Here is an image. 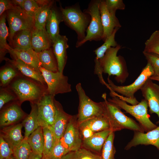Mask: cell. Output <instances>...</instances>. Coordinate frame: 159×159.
<instances>
[{
	"mask_svg": "<svg viewBox=\"0 0 159 159\" xmlns=\"http://www.w3.org/2000/svg\"></svg>",
	"mask_w": 159,
	"mask_h": 159,
	"instance_id": "obj_52",
	"label": "cell"
},
{
	"mask_svg": "<svg viewBox=\"0 0 159 159\" xmlns=\"http://www.w3.org/2000/svg\"><path fill=\"white\" fill-rule=\"evenodd\" d=\"M55 104L56 112L54 120L52 126L49 128L58 142L63 135L72 116L65 112L61 104L55 100Z\"/></svg>",
	"mask_w": 159,
	"mask_h": 159,
	"instance_id": "obj_15",
	"label": "cell"
},
{
	"mask_svg": "<svg viewBox=\"0 0 159 159\" xmlns=\"http://www.w3.org/2000/svg\"><path fill=\"white\" fill-rule=\"evenodd\" d=\"M19 103H13L5 108L1 112L0 117L1 127L10 126L21 119L25 113Z\"/></svg>",
	"mask_w": 159,
	"mask_h": 159,
	"instance_id": "obj_18",
	"label": "cell"
},
{
	"mask_svg": "<svg viewBox=\"0 0 159 159\" xmlns=\"http://www.w3.org/2000/svg\"><path fill=\"white\" fill-rule=\"evenodd\" d=\"M80 130L75 117L72 116L60 139L70 152L77 150L81 148L83 139Z\"/></svg>",
	"mask_w": 159,
	"mask_h": 159,
	"instance_id": "obj_12",
	"label": "cell"
},
{
	"mask_svg": "<svg viewBox=\"0 0 159 159\" xmlns=\"http://www.w3.org/2000/svg\"><path fill=\"white\" fill-rule=\"evenodd\" d=\"M5 60L16 67L22 75L38 82L47 88V84L41 71L37 70L19 59H10L6 58Z\"/></svg>",
	"mask_w": 159,
	"mask_h": 159,
	"instance_id": "obj_20",
	"label": "cell"
},
{
	"mask_svg": "<svg viewBox=\"0 0 159 159\" xmlns=\"http://www.w3.org/2000/svg\"><path fill=\"white\" fill-rule=\"evenodd\" d=\"M42 155H39L32 153L28 159H42Z\"/></svg>",
	"mask_w": 159,
	"mask_h": 159,
	"instance_id": "obj_48",
	"label": "cell"
},
{
	"mask_svg": "<svg viewBox=\"0 0 159 159\" xmlns=\"http://www.w3.org/2000/svg\"><path fill=\"white\" fill-rule=\"evenodd\" d=\"M30 103L31 107V112L24 120L22 123L24 128V138L26 139L40 126L38 118L37 105L35 102Z\"/></svg>",
	"mask_w": 159,
	"mask_h": 159,
	"instance_id": "obj_26",
	"label": "cell"
},
{
	"mask_svg": "<svg viewBox=\"0 0 159 159\" xmlns=\"http://www.w3.org/2000/svg\"><path fill=\"white\" fill-rule=\"evenodd\" d=\"M110 91V95L112 98L108 99L107 100L133 116L138 121L144 131L148 132L157 127L149 118L148 112V102L145 99H142L140 102L136 105H130L126 102L116 96L112 91L111 90Z\"/></svg>",
	"mask_w": 159,
	"mask_h": 159,
	"instance_id": "obj_3",
	"label": "cell"
},
{
	"mask_svg": "<svg viewBox=\"0 0 159 159\" xmlns=\"http://www.w3.org/2000/svg\"><path fill=\"white\" fill-rule=\"evenodd\" d=\"M105 1L107 10L112 14L115 15L117 9L124 10L125 8V5L122 0H106Z\"/></svg>",
	"mask_w": 159,
	"mask_h": 159,
	"instance_id": "obj_44",
	"label": "cell"
},
{
	"mask_svg": "<svg viewBox=\"0 0 159 159\" xmlns=\"http://www.w3.org/2000/svg\"><path fill=\"white\" fill-rule=\"evenodd\" d=\"M154 72L150 64L149 63L143 69L139 76L131 84L127 86H119L115 85L108 77V88L113 92L120 94L127 100V102L132 105L138 104L139 102L134 96L135 93L140 89L146 81L150 77L153 76Z\"/></svg>",
	"mask_w": 159,
	"mask_h": 159,
	"instance_id": "obj_6",
	"label": "cell"
},
{
	"mask_svg": "<svg viewBox=\"0 0 159 159\" xmlns=\"http://www.w3.org/2000/svg\"><path fill=\"white\" fill-rule=\"evenodd\" d=\"M152 80H155L158 81L159 82V76H152L149 77V78Z\"/></svg>",
	"mask_w": 159,
	"mask_h": 159,
	"instance_id": "obj_50",
	"label": "cell"
},
{
	"mask_svg": "<svg viewBox=\"0 0 159 159\" xmlns=\"http://www.w3.org/2000/svg\"><path fill=\"white\" fill-rule=\"evenodd\" d=\"M32 152L35 154L42 155L44 138L42 127L40 126L27 139Z\"/></svg>",
	"mask_w": 159,
	"mask_h": 159,
	"instance_id": "obj_30",
	"label": "cell"
},
{
	"mask_svg": "<svg viewBox=\"0 0 159 159\" xmlns=\"http://www.w3.org/2000/svg\"><path fill=\"white\" fill-rule=\"evenodd\" d=\"M54 1H50L48 4L40 6L34 18V27L38 29L45 28L46 23Z\"/></svg>",
	"mask_w": 159,
	"mask_h": 159,
	"instance_id": "obj_31",
	"label": "cell"
},
{
	"mask_svg": "<svg viewBox=\"0 0 159 159\" xmlns=\"http://www.w3.org/2000/svg\"><path fill=\"white\" fill-rule=\"evenodd\" d=\"M42 129L44 143L42 159L45 158L49 155L58 142L49 128L42 127Z\"/></svg>",
	"mask_w": 159,
	"mask_h": 159,
	"instance_id": "obj_35",
	"label": "cell"
},
{
	"mask_svg": "<svg viewBox=\"0 0 159 159\" xmlns=\"http://www.w3.org/2000/svg\"><path fill=\"white\" fill-rule=\"evenodd\" d=\"M20 73L14 67L10 64L0 69V85L2 87H7Z\"/></svg>",
	"mask_w": 159,
	"mask_h": 159,
	"instance_id": "obj_32",
	"label": "cell"
},
{
	"mask_svg": "<svg viewBox=\"0 0 159 159\" xmlns=\"http://www.w3.org/2000/svg\"><path fill=\"white\" fill-rule=\"evenodd\" d=\"M32 30L26 29L16 32L14 35L10 46L14 49L27 50L32 49L31 44Z\"/></svg>",
	"mask_w": 159,
	"mask_h": 159,
	"instance_id": "obj_24",
	"label": "cell"
},
{
	"mask_svg": "<svg viewBox=\"0 0 159 159\" xmlns=\"http://www.w3.org/2000/svg\"><path fill=\"white\" fill-rule=\"evenodd\" d=\"M13 151V155L15 159H28L32 152L27 139L25 138Z\"/></svg>",
	"mask_w": 159,
	"mask_h": 159,
	"instance_id": "obj_37",
	"label": "cell"
},
{
	"mask_svg": "<svg viewBox=\"0 0 159 159\" xmlns=\"http://www.w3.org/2000/svg\"><path fill=\"white\" fill-rule=\"evenodd\" d=\"M68 39L66 36L60 34L53 42V50L56 58L58 71L63 73L67 59V49L69 47Z\"/></svg>",
	"mask_w": 159,
	"mask_h": 159,
	"instance_id": "obj_17",
	"label": "cell"
},
{
	"mask_svg": "<svg viewBox=\"0 0 159 159\" xmlns=\"http://www.w3.org/2000/svg\"><path fill=\"white\" fill-rule=\"evenodd\" d=\"M13 151L9 144L1 135L0 137V159L10 158L13 155Z\"/></svg>",
	"mask_w": 159,
	"mask_h": 159,
	"instance_id": "obj_43",
	"label": "cell"
},
{
	"mask_svg": "<svg viewBox=\"0 0 159 159\" xmlns=\"http://www.w3.org/2000/svg\"><path fill=\"white\" fill-rule=\"evenodd\" d=\"M60 9L63 21L77 34V42L83 40L85 37V32L90 22V16L82 11L76 6H69L65 8L61 7Z\"/></svg>",
	"mask_w": 159,
	"mask_h": 159,
	"instance_id": "obj_5",
	"label": "cell"
},
{
	"mask_svg": "<svg viewBox=\"0 0 159 159\" xmlns=\"http://www.w3.org/2000/svg\"><path fill=\"white\" fill-rule=\"evenodd\" d=\"M6 13L5 12L0 18V61L5 60V54L12 48L7 43L6 40L9 37V32L6 24Z\"/></svg>",
	"mask_w": 159,
	"mask_h": 159,
	"instance_id": "obj_28",
	"label": "cell"
},
{
	"mask_svg": "<svg viewBox=\"0 0 159 159\" xmlns=\"http://www.w3.org/2000/svg\"><path fill=\"white\" fill-rule=\"evenodd\" d=\"M5 159H15V158H14L13 155H12L10 158H6Z\"/></svg>",
	"mask_w": 159,
	"mask_h": 159,
	"instance_id": "obj_51",
	"label": "cell"
},
{
	"mask_svg": "<svg viewBox=\"0 0 159 159\" xmlns=\"http://www.w3.org/2000/svg\"><path fill=\"white\" fill-rule=\"evenodd\" d=\"M146 59L151 66L154 72V76H159V55L143 51Z\"/></svg>",
	"mask_w": 159,
	"mask_h": 159,
	"instance_id": "obj_41",
	"label": "cell"
},
{
	"mask_svg": "<svg viewBox=\"0 0 159 159\" xmlns=\"http://www.w3.org/2000/svg\"><path fill=\"white\" fill-rule=\"evenodd\" d=\"M78 125L79 128L87 127L94 133L110 130L109 124L105 115L89 119Z\"/></svg>",
	"mask_w": 159,
	"mask_h": 159,
	"instance_id": "obj_29",
	"label": "cell"
},
{
	"mask_svg": "<svg viewBox=\"0 0 159 159\" xmlns=\"http://www.w3.org/2000/svg\"><path fill=\"white\" fill-rule=\"evenodd\" d=\"M40 70L47 85V93L55 96L59 94L72 91L71 85L67 76L59 71L53 72L47 71L40 66Z\"/></svg>",
	"mask_w": 159,
	"mask_h": 159,
	"instance_id": "obj_10",
	"label": "cell"
},
{
	"mask_svg": "<svg viewBox=\"0 0 159 159\" xmlns=\"http://www.w3.org/2000/svg\"><path fill=\"white\" fill-rule=\"evenodd\" d=\"M100 0L92 1L87 8L84 12L89 14L91 20L86 31V34L84 39L77 42L76 47H80L88 41H99L102 39L103 29L99 10Z\"/></svg>",
	"mask_w": 159,
	"mask_h": 159,
	"instance_id": "obj_7",
	"label": "cell"
},
{
	"mask_svg": "<svg viewBox=\"0 0 159 159\" xmlns=\"http://www.w3.org/2000/svg\"><path fill=\"white\" fill-rule=\"evenodd\" d=\"M110 132L109 129L96 132L90 138L83 139L82 145L84 147L100 154L103 146Z\"/></svg>",
	"mask_w": 159,
	"mask_h": 159,
	"instance_id": "obj_22",
	"label": "cell"
},
{
	"mask_svg": "<svg viewBox=\"0 0 159 159\" xmlns=\"http://www.w3.org/2000/svg\"><path fill=\"white\" fill-rule=\"evenodd\" d=\"M102 97L104 100L105 115L108 120L111 131L115 132L127 129L144 132L139 123L126 115L118 106L107 100L106 93L103 94Z\"/></svg>",
	"mask_w": 159,
	"mask_h": 159,
	"instance_id": "obj_2",
	"label": "cell"
},
{
	"mask_svg": "<svg viewBox=\"0 0 159 159\" xmlns=\"http://www.w3.org/2000/svg\"><path fill=\"white\" fill-rule=\"evenodd\" d=\"M120 28L117 27L112 34L104 41L103 44L96 49L94 52L96 55L95 58L100 62L102 59L106 51L111 47H115L118 44L115 40L116 32Z\"/></svg>",
	"mask_w": 159,
	"mask_h": 159,
	"instance_id": "obj_34",
	"label": "cell"
},
{
	"mask_svg": "<svg viewBox=\"0 0 159 159\" xmlns=\"http://www.w3.org/2000/svg\"><path fill=\"white\" fill-rule=\"evenodd\" d=\"M143 51L159 55V30L153 32L146 41Z\"/></svg>",
	"mask_w": 159,
	"mask_h": 159,
	"instance_id": "obj_38",
	"label": "cell"
},
{
	"mask_svg": "<svg viewBox=\"0 0 159 159\" xmlns=\"http://www.w3.org/2000/svg\"><path fill=\"white\" fill-rule=\"evenodd\" d=\"M79 128L83 136V140L90 138L94 133L87 127H85Z\"/></svg>",
	"mask_w": 159,
	"mask_h": 159,
	"instance_id": "obj_46",
	"label": "cell"
},
{
	"mask_svg": "<svg viewBox=\"0 0 159 159\" xmlns=\"http://www.w3.org/2000/svg\"><path fill=\"white\" fill-rule=\"evenodd\" d=\"M69 149L60 140L56 143L52 150L46 157L42 159H61L69 152Z\"/></svg>",
	"mask_w": 159,
	"mask_h": 159,
	"instance_id": "obj_39",
	"label": "cell"
},
{
	"mask_svg": "<svg viewBox=\"0 0 159 159\" xmlns=\"http://www.w3.org/2000/svg\"><path fill=\"white\" fill-rule=\"evenodd\" d=\"M133 137L124 149L128 150L139 145H153L159 151V126L155 129L144 132L134 131Z\"/></svg>",
	"mask_w": 159,
	"mask_h": 159,
	"instance_id": "obj_14",
	"label": "cell"
},
{
	"mask_svg": "<svg viewBox=\"0 0 159 159\" xmlns=\"http://www.w3.org/2000/svg\"><path fill=\"white\" fill-rule=\"evenodd\" d=\"M9 52L13 59H20L39 71H40V61L37 54L32 49L27 50H18L11 48Z\"/></svg>",
	"mask_w": 159,
	"mask_h": 159,
	"instance_id": "obj_21",
	"label": "cell"
},
{
	"mask_svg": "<svg viewBox=\"0 0 159 159\" xmlns=\"http://www.w3.org/2000/svg\"><path fill=\"white\" fill-rule=\"evenodd\" d=\"M61 159H102L101 155L93 153L90 150L81 148L78 150L70 151Z\"/></svg>",
	"mask_w": 159,
	"mask_h": 159,
	"instance_id": "obj_33",
	"label": "cell"
},
{
	"mask_svg": "<svg viewBox=\"0 0 159 159\" xmlns=\"http://www.w3.org/2000/svg\"><path fill=\"white\" fill-rule=\"evenodd\" d=\"M54 97L47 93L35 102L39 124L42 127H50L54 123L56 112Z\"/></svg>",
	"mask_w": 159,
	"mask_h": 159,
	"instance_id": "obj_11",
	"label": "cell"
},
{
	"mask_svg": "<svg viewBox=\"0 0 159 159\" xmlns=\"http://www.w3.org/2000/svg\"><path fill=\"white\" fill-rule=\"evenodd\" d=\"M16 6L12 3L11 0H0V16L7 11L14 9Z\"/></svg>",
	"mask_w": 159,
	"mask_h": 159,
	"instance_id": "obj_45",
	"label": "cell"
},
{
	"mask_svg": "<svg viewBox=\"0 0 159 159\" xmlns=\"http://www.w3.org/2000/svg\"><path fill=\"white\" fill-rule=\"evenodd\" d=\"M53 42L46 28L38 29L34 28L32 31L31 44L32 49L38 53L49 49Z\"/></svg>",
	"mask_w": 159,
	"mask_h": 159,
	"instance_id": "obj_19",
	"label": "cell"
},
{
	"mask_svg": "<svg viewBox=\"0 0 159 159\" xmlns=\"http://www.w3.org/2000/svg\"><path fill=\"white\" fill-rule=\"evenodd\" d=\"M40 7L35 0H25L22 9L34 19Z\"/></svg>",
	"mask_w": 159,
	"mask_h": 159,
	"instance_id": "obj_42",
	"label": "cell"
},
{
	"mask_svg": "<svg viewBox=\"0 0 159 159\" xmlns=\"http://www.w3.org/2000/svg\"><path fill=\"white\" fill-rule=\"evenodd\" d=\"M114 132L111 131L102 148L101 153L102 159H115L116 150L114 145Z\"/></svg>",
	"mask_w": 159,
	"mask_h": 159,
	"instance_id": "obj_36",
	"label": "cell"
},
{
	"mask_svg": "<svg viewBox=\"0 0 159 159\" xmlns=\"http://www.w3.org/2000/svg\"><path fill=\"white\" fill-rule=\"evenodd\" d=\"M79 99L78 112L77 120L78 124L89 119L105 115L104 102L93 101L86 95L81 84L76 86Z\"/></svg>",
	"mask_w": 159,
	"mask_h": 159,
	"instance_id": "obj_4",
	"label": "cell"
},
{
	"mask_svg": "<svg viewBox=\"0 0 159 159\" xmlns=\"http://www.w3.org/2000/svg\"><path fill=\"white\" fill-rule=\"evenodd\" d=\"M6 13L9 25V43L17 32L26 29L32 30L35 28L34 19L21 8L16 6L7 11Z\"/></svg>",
	"mask_w": 159,
	"mask_h": 159,
	"instance_id": "obj_8",
	"label": "cell"
},
{
	"mask_svg": "<svg viewBox=\"0 0 159 159\" xmlns=\"http://www.w3.org/2000/svg\"><path fill=\"white\" fill-rule=\"evenodd\" d=\"M22 124L10 125L3 129L1 135L4 139L13 149L20 144L24 138L21 134Z\"/></svg>",
	"mask_w": 159,
	"mask_h": 159,
	"instance_id": "obj_25",
	"label": "cell"
},
{
	"mask_svg": "<svg viewBox=\"0 0 159 159\" xmlns=\"http://www.w3.org/2000/svg\"><path fill=\"white\" fill-rule=\"evenodd\" d=\"M63 21L61 10L59 12L53 6L50 10L45 26L47 32L53 42L59 34V25Z\"/></svg>",
	"mask_w": 159,
	"mask_h": 159,
	"instance_id": "obj_23",
	"label": "cell"
},
{
	"mask_svg": "<svg viewBox=\"0 0 159 159\" xmlns=\"http://www.w3.org/2000/svg\"><path fill=\"white\" fill-rule=\"evenodd\" d=\"M37 53L41 67L50 72L59 71L57 62L53 49L50 48Z\"/></svg>",
	"mask_w": 159,
	"mask_h": 159,
	"instance_id": "obj_27",
	"label": "cell"
},
{
	"mask_svg": "<svg viewBox=\"0 0 159 159\" xmlns=\"http://www.w3.org/2000/svg\"><path fill=\"white\" fill-rule=\"evenodd\" d=\"M121 47L118 45L108 49L100 63L103 73L108 74L109 76H116V80L122 82L125 77L124 65L121 58L117 55Z\"/></svg>",
	"mask_w": 159,
	"mask_h": 159,
	"instance_id": "obj_9",
	"label": "cell"
},
{
	"mask_svg": "<svg viewBox=\"0 0 159 159\" xmlns=\"http://www.w3.org/2000/svg\"><path fill=\"white\" fill-rule=\"evenodd\" d=\"M99 10L103 29L102 40L105 41L117 27L121 26L115 15L110 14L106 7L105 0H100Z\"/></svg>",
	"mask_w": 159,
	"mask_h": 159,
	"instance_id": "obj_16",
	"label": "cell"
},
{
	"mask_svg": "<svg viewBox=\"0 0 159 159\" xmlns=\"http://www.w3.org/2000/svg\"><path fill=\"white\" fill-rule=\"evenodd\" d=\"M18 100L14 93L7 88L2 87L0 91V109L6 103L11 101Z\"/></svg>",
	"mask_w": 159,
	"mask_h": 159,
	"instance_id": "obj_40",
	"label": "cell"
},
{
	"mask_svg": "<svg viewBox=\"0 0 159 159\" xmlns=\"http://www.w3.org/2000/svg\"><path fill=\"white\" fill-rule=\"evenodd\" d=\"M6 87L16 95L20 104L26 101L36 102L47 93L46 87L21 73Z\"/></svg>",
	"mask_w": 159,
	"mask_h": 159,
	"instance_id": "obj_1",
	"label": "cell"
},
{
	"mask_svg": "<svg viewBox=\"0 0 159 159\" xmlns=\"http://www.w3.org/2000/svg\"><path fill=\"white\" fill-rule=\"evenodd\" d=\"M140 90L144 99L147 102L150 112L158 115L159 120L156 123L159 124V85L148 79Z\"/></svg>",
	"mask_w": 159,
	"mask_h": 159,
	"instance_id": "obj_13",
	"label": "cell"
},
{
	"mask_svg": "<svg viewBox=\"0 0 159 159\" xmlns=\"http://www.w3.org/2000/svg\"><path fill=\"white\" fill-rule=\"evenodd\" d=\"M25 0H11L13 4L16 6L19 7L22 9Z\"/></svg>",
	"mask_w": 159,
	"mask_h": 159,
	"instance_id": "obj_47",
	"label": "cell"
},
{
	"mask_svg": "<svg viewBox=\"0 0 159 159\" xmlns=\"http://www.w3.org/2000/svg\"><path fill=\"white\" fill-rule=\"evenodd\" d=\"M40 7L46 5L49 3L50 0H35Z\"/></svg>",
	"mask_w": 159,
	"mask_h": 159,
	"instance_id": "obj_49",
	"label": "cell"
}]
</instances>
